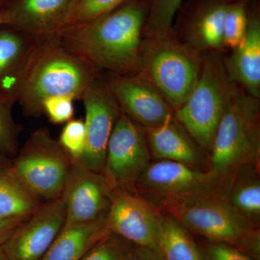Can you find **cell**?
I'll return each instance as SVG.
<instances>
[{"instance_id": "10", "label": "cell", "mask_w": 260, "mask_h": 260, "mask_svg": "<svg viewBox=\"0 0 260 260\" xmlns=\"http://www.w3.org/2000/svg\"><path fill=\"white\" fill-rule=\"evenodd\" d=\"M85 108V150L80 165L102 174L108 143L121 114L116 101L101 75L94 80L83 98Z\"/></svg>"}, {"instance_id": "16", "label": "cell", "mask_w": 260, "mask_h": 260, "mask_svg": "<svg viewBox=\"0 0 260 260\" xmlns=\"http://www.w3.org/2000/svg\"><path fill=\"white\" fill-rule=\"evenodd\" d=\"M227 5L225 0H190L181 6L177 13L178 39L201 54L223 51Z\"/></svg>"}, {"instance_id": "15", "label": "cell", "mask_w": 260, "mask_h": 260, "mask_svg": "<svg viewBox=\"0 0 260 260\" xmlns=\"http://www.w3.org/2000/svg\"><path fill=\"white\" fill-rule=\"evenodd\" d=\"M77 0H9L3 9V28L42 40L68 25Z\"/></svg>"}, {"instance_id": "29", "label": "cell", "mask_w": 260, "mask_h": 260, "mask_svg": "<svg viewBox=\"0 0 260 260\" xmlns=\"http://www.w3.org/2000/svg\"><path fill=\"white\" fill-rule=\"evenodd\" d=\"M85 140L84 120L73 119L65 124L58 141L73 161H78L85 150Z\"/></svg>"}, {"instance_id": "33", "label": "cell", "mask_w": 260, "mask_h": 260, "mask_svg": "<svg viewBox=\"0 0 260 260\" xmlns=\"http://www.w3.org/2000/svg\"><path fill=\"white\" fill-rule=\"evenodd\" d=\"M134 260H164V259L158 251L138 246Z\"/></svg>"}, {"instance_id": "36", "label": "cell", "mask_w": 260, "mask_h": 260, "mask_svg": "<svg viewBox=\"0 0 260 260\" xmlns=\"http://www.w3.org/2000/svg\"><path fill=\"white\" fill-rule=\"evenodd\" d=\"M9 0H0V10L4 9Z\"/></svg>"}, {"instance_id": "34", "label": "cell", "mask_w": 260, "mask_h": 260, "mask_svg": "<svg viewBox=\"0 0 260 260\" xmlns=\"http://www.w3.org/2000/svg\"><path fill=\"white\" fill-rule=\"evenodd\" d=\"M12 160H13L12 159L6 158V157L0 155V168L10 167Z\"/></svg>"}, {"instance_id": "32", "label": "cell", "mask_w": 260, "mask_h": 260, "mask_svg": "<svg viewBox=\"0 0 260 260\" xmlns=\"http://www.w3.org/2000/svg\"><path fill=\"white\" fill-rule=\"evenodd\" d=\"M28 218H0V246L3 245L10 235L14 232L15 229Z\"/></svg>"}, {"instance_id": "9", "label": "cell", "mask_w": 260, "mask_h": 260, "mask_svg": "<svg viewBox=\"0 0 260 260\" xmlns=\"http://www.w3.org/2000/svg\"><path fill=\"white\" fill-rule=\"evenodd\" d=\"M145 128L121 112L108 143L102 174L112 189L135 191L151 162Z\"/></svg>"}, {"instance_id": "17", "label": "cell", "mask_w": 260, "mask_h": 260, "mask_svg": "<svg viewBox=\"0 0 260 260\" xmlns=\"http://www.w3.org/2000/svg\"><path fill=\"white\" fill-rule=\"evenodd\" d=\"M152 158L170 160L208 171L209 154L202 148L175 116L160 125L145 128Z\"/></svg>"}, {"instance_id": "26", "label": "cell", "mask_w": 260, "mask_h": 260, "mask_svg": "<svg viewBox=\"0 0 260 260\" xmlns=\"http://www.w3.org/2000/svg\"><path fill=\"white\" fill-rule=\"evenodd\" d=\"M249 4L244 1L228 3L223 27L225 49H234L245 37Z\"/></svg>"}, {"instance_id": "38", "label": "cell", "mask_w": 260, "mask_h": 260, "mask_svg": "<svg viewBox=\"0 0 260 260\" xmlns=\"http://www.w3.org/2000/svg\"><path fill=\"white\" fill-rule=\"evenodd\" d=\"M3 26V9L0 10V29Z\"/></svg>"}, {"instance_id": "25", "label": "cell", "mask_w": 260, "mask_h": 260, "mask_svg": "<svg viewBox=\"0 0 260 260\" xmlns=\"http://www.w3.org/2000/svg\"><path fill=\"white\" fill-rule=\"evenodd\" d=\"M137 248L124 238L108 232L81 260H134Z\"/></svg>"}, {"instance_id": "19", "label": "cell", "mask_w": 260, "mask_h": 260, "mask_svg": "<svg viewBox=\"0 0 260 260\" xmlns=\"http://www.w3.org/2000/svg\"><path fill=\"white\" fill-rule=\"evenodd\" d=\"M37 40L12 30L0 29V98L17 103L29 56Z\"/></svg>"}, {"instance_id": "31", "label": "cell", "mask_w": 260, "mask_h": 260, "mask_svg": "<svg viewBox=\"0 0 260 260\" xmlns=\"http://www.w3.org/2000/svg\"><path fill=\"white\" fill-rule=\"evenodd\" d=\"M199 244L203 260H254L245 253L225 243L205 239Z\"/></svg>"}, {"instance_id": "24", "label": "cell", "mask_w": 260, "mask_h": 260, "mask_svg": "<svg viewBox=\"0 0 260 260\" xmlns=\"http://www.w3.org/2000/svg\"><path fill=\"white\" fill-rule=\"evenodd\" d=\"M184 0H151L143 37L167 35L173 32V24Z\"/></svg>"}, {"instance_id": "21", "label": "cell", "mask_w": 260, "mask_h": 260, "mask_svg": "<svg viewBox=\"0 0 260 260\" xmlns=\"http://www.w3.org/2000/svg\"><path fill=\"white\" fill-rule=\"evenodd\" d=\"M108 232L105 218L65 226L40 260H81Z\"/></svg>"}, {"instance_id": "30", "label": "cell", "mask_w": 260, "mask_h": 260, "mask_svg": "<svg viewBox=\"0 0 260 260\" xmlns=\"http://www.w3.org/2000/svg\"><path fill=\"white\" fill-rule=\"evenodd\" d=\"M74 100L68 96L51 97L43 103V111L54 124H66L74 116Z\"/></svg>"}, {"instance_id": "7", "label": "cell", "mask_w": 260, "mask_h": 260, "mask_svg": "<svg viewBox=\"0 0 260 260\" xmlns=\"http://www.w3.org/2000/svg\"><path fill=\"white\" fill-rule=\"evenodd\" d=\"M73 160L47 128L32 132L10 169L18 182L41 203L61 198Z\"/></svg>"}, {"instance_id": "11", "label": "cell", "mask_w": 260, "mask_h": 260, "mask_svg": "<svg viewBox=\"0 0 260 260\" xmlns=\"http://www.w3.org/2000/svg\"><path fill=\"white\" fill-rule=\"evenodd\" d=\"M66 220L62 198L46 202L2 245L9 260H40L60 234Z\"/></svg>"}, {"instance_id": "2", "label": "cell", "mask_w": 260, "mask_h": 260, "mask_svg": "<svg viewBox=\"0 0 260 260\" xmlns=\"http://www.w3.org/2000/svg\"><path fill=\"white\" fill-rule=\"evenodd\" d=\"M100 73L64 47L59 34L37 41L24 71L17 103L24 116L44 115L43 103L51 97L82 101Z\"/></svg>"}, {"instance_id": "4", "label": "cell", "mask_w": 260, "mask_h": 260, "mask_svg": "<svg viewBox=\"0 0 260 260\" xmlns=\"http://www.w3.org/2000/svg\"><path fill=\"white\" fill-rule=\"evenodd\" d=\"M202 60L203 54L179 40L174 31L143 37L138 74L158 90L175 112L194 89Z\"/></svg>"}, {"instance_id": "18", "label": "cell", "mask_w": 260, "mask_h": 260, "mask_svg": "<svg viewBox=\"0 0 260 260\" xmlns=\"http://www.w3.org/2000/svg\"><path fill=\"white\" fill-rule=\"evenodd\" d=\"M223 60L232 83L251 96L260 99V10L257 1L249 4L245 37Z\"/></svg>"}, {"instance_id": "13", "label": "cell", "mask_w": 260, "mask_h": 260, "mask_svg": "<svg viewBox=\"0 0 260 260\" xmlns=\"http://www.w3.org/2000/svg\"><path fill=\"white\" fill-rule=\"evenodd\" d=\"M112 194L102 174L73 162L61 194L66 208L64 227L105 218Z\"/></svg>"}, {"instance_id": "8", "label": "cell", "mask_w": 260, "mask_h": 260, "mask_svg": "<svg viewBox=\"0 0 260 260\" xmlns=\"http://www.w3.org/2000/svg\"><path fill=\"white\" fill-rule=\"evenodd\" d=\"M223 183L210 171L170 160L150 162L135 186L137 193L158 208L168 203L223 194Z\"/></svg>"}, {"instance_id": "27", "label": "cell", "mask_w": 260, "mask_h": 260, "mask_svg": "<svg viewBox=\"0 0 260 260\" xmlns=\"http://www.w3.org/2000/svg\"><path fill=\"white\" fill-rule=\"evenodd\" d=\"M15 103L0 98V155L13 160L20 149L22 126L13 114Z\"/></svg>"}, {"instance_id": "3", "label": "cell", "mask_w": 260, "mask_h": 260, "mask_svg": "<svg viewBox=\"0 0 260 260\" xmlns=\"http://www.w3.org/2000/svg\"><path fill=\"white\" fill-rule=\"evenodd\" d=\"M254 167L260 168V99L238 87L214 138L208 171L225 184Z\"/></svg>"}, {"instance_id": "22", "label": "cell", "mask_w": 260, "mask_h": 260, "mask_svg": "<svg viewBox=\"0 0 260 260\" xmlns=\"http://www.w3.org/2000/svg\"><path fill=\"white\" fill-rule=\"evenodd\" d=\"M156 244L164 260H203L199 244L191 233L162 210L157 226Z\"/></svg>"}, {"instance_id": "1", "label": "cell", "mask_w": 260, "mask_h": 260, "mask_svg": "<svg viewBox=\"0 0 260 260\" xmlns=\"http://www.w3.org/2000/svg\"><path fill=\"white\" fill-rule=\"evenodd\" d=\"M151 0H133L85 23L59 32L63 45L100 73H139L143 28Z\"/></svg>"}, {"instance_id": "14", "label": "cell", "mask_w": 260, "mask_h": 260, "mask_svg": "<svg viewBox=\"0 0 260 260\" xmlns=\"http://www.w3.org/2000/svg\"><path fill=\"white\" fill-rule=\"evenodd\" d=\"M104 80L121 112L142 127L160 125L174 117L172 108L140 74L110 73Z\"/></svg>"}, {"instance_id": "12", "label": "cell", "mask_w": 260, "mask_h": 260, "mask_svg": "<svg viewBox=\"0 0 260 260\" xmlns=\"http://www.w3.org/2000/svg\"><path fill=\"white\" fill-rule=\"evenodd\" d=\"M160 213L158 207L136 191L113 189L106 227L135 245L158 251L156 231Z\"/></svg>"}, {"instance_id": "6", "label": "cell", "mask_w": 260, "mask_h": 260, "mask_svg": "<svg viewBox=\"0 0 260 260\" xmlns=\"http://www.w3.org/2000/svg\"><path fill=\"white\" fill-rule=\"evenodd\" d=\"M191 234L237 248L260 260V230L246 223L232 209L223 194L212 195L158 207Z\"/></svg>"}, {"instance_id": "35", "label": "cell", "mask_w": 260, "mask_h": 260, "mask_svg": "<svg viewBox=\"0 0 260 260\" xmlns=\"http://www.w3.org/2000/svg\"><path fill=\"white\" fill-rule=\"evenodd\" d=\"M0 260H9L2 246H0Z\"/></svg>"}, {"instance_id": "20", "label": "cell", "mask_w": 260, "mask_h": 260, "mask_svg": "<svg viewBox=\"0 0 260 260\" xmlns=\"http://www.w3.org/2000/svg\"><path fill=\"white\" fill-rule=\"evenodd\" d=\"M223 198L239 216L260 230V168L237 173L224 184Z\"/></svg>"}, {"instance_id": "37", "label": "cell", "mask_w": 260, "mask_h": 260, "mask_svg": "<svg viewBox=\"0 0 260 260\" xmlns=\"http://www.w3.org/2000/svg\"><path fill=\"white\" fill-rule=\"evenodd\" d=\"M227 3H234V2H239V1H244L247 2V3H254V2L257 1V0H225Z\"/></svg>"}, {"instance_id": "28", "label": "cell", "mask_w": 260, "mask_h": 260, "mask_svg": "<svg viewBox=\"0 0 260 260\" xmlns=\"http://www.w3.org/2000/svg\"><path fill=\"white\" fill-rule=\"evenodd\" d=\"M132 1L133 0H77L66 26L85 23Z\"/></svg>"}, {"instance_id": "23", "label": "cell", "mask_w": 260, "mask_h": 260, "mask_svg": "<svg viewBox=\"0 0 260 260\" xmlns=\"http://www.w3.org/2000/svg\"><path fill=\"white\" fill-rule=\"evenodd\" d=\"M10 167L0 168V218H28L42 203L18 182Z\"/></svg>"}, {"instance_id": "5", "label": "cell", "mask_w": 260, "mask_h": 260, "mask_svg": "<svg viewBox=\"0 0 260 260\" xmlns=\"http://www.w3.org/2000/svg\"><path fill=\"white\" fill-rule=\"evenodd\" d=\"M237 88L229 78L219 53L203 54L198 82L174 116L208 154L220 121Z\"/></svg>"}]
</instances>
